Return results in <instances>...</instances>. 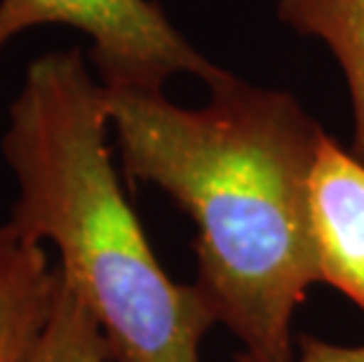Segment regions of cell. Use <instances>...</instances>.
<instances>
[{"label":"cell","mask_w":364,"mask_h":362,"mask_svg":"<svg viewBox=\"0 0 364 362\" xmlns=\"http://www.w3.org/2000/svg\"><path fill=\"white\" fill-rule=\"evenodd\" d=\"M200 109L165 92L106 90L132 181L153 183L196 226L198 289L261 362H287L294 318L320 280L311 176L322 127L287 92L219 75Z\"/></svg>","instance_id":"1"},{"label":"cell","mask_w":364,"mask_h":362,"mask_svg":"<svg viewBox=\"0 0 364 362\" xmlns=\"http://www.w3.org/2000/svg\"><path fill=\"white\" fill-rule=\"evenodd\" d=\"M106 90L80 50L28 64L7 109L0 153L17 183L10 221L52 245L57 273L90 308L113 362H203L216 325L198 284L174 282L115 172Z\"/></svg>","instance_id":"2"},{"label":"cell","mask_w":364,"mask_h":362,"mask_svg":"<svg viewBox=\"0 0 364 362\" xmlns=\"http://www.w3.org/2000/svg\"><path fill=\"white\" fill-rule=\"evenodd\" d=\"M52 24L90 38V64L106 90L162 92L176 73L207 85L226 73L153 0H0V52L26 31Z\"/></svg>","instance_id":"3"},{"label":"cell","mask_w":364,"mask_h":362,"mask_svg":"<svg viewBox=\"0 0 364 362\" xmlns=\"http://www.w3.org/2000/svg\"><path fill=\"white\" fill-rule=\"evenodd\" d=\"M311 219L320 280L364 313V163L329 134L311 176Z\"/></svg>","instance_id":"4"},{"label":"cell","mask_w":364,"mask_h":362,"mask_svg":"<svg viewBox=\"0 0 364 362\" xmlns=\"http://www.w3.org/2000/svg\"><path fill=\"white\" fill-rule=\"evenodd\" d=\"M57 268L45 247L0 221V362H26L48 325Z\"/></svg>","instance_id":"5"},{"label":"cell","mask_w":364,"mask_h":362,"mask_svg":"<svg viewBox=\"0 0 364 362\" xmlns=\"http://www.w3.org/2000/svg\"><path fill=\"white\" fill-rule=\"evenodd\" d=\"M277 14L304 36L329 45L353 99V156L364 163V0H280Z\"/></svg>","instance_id":"6"},{"label":"cell","mask_w":364,"mask_h":362,"mask_svg":"<svg viewBox=\"0 0 364 362\" xmlns=\"http://www.w3.org/2000/svg\"><path fill=\"white\" fill-rule=\"evenodd\" d=\"M26 362H113L95 315L59 273L48 325Z\"/></svg>","instance_id":"7"},{"label":"cell","mask_w":364,"mask_h":362,"mask_svg":"<svg viewBox=\"0 0 364 362\" xmlns=\"http://www.w3.org/2000/svg\"><path fill=\"white\" fill-rule=\"evenodd\" d=\"M235 362H261L250 358L240 351ZM287 362H364V344L362 346H346V344H331L322 341L315 336H301L294 356Z\"/></svg>","instance_id":"8"}]
</instances>
